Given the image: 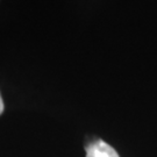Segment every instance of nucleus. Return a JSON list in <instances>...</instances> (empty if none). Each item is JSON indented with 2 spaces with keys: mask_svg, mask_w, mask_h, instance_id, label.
Wrapping results in <instances>:
<instances>
[{
  "mask_svg": "<svg viewBox=\"0 0 157 157\" xmlns=\"http://www.w3.org/2000/svg\"><path fill=\"white\" fill-rule=\"evenodd\" d=\"M2 112H4V101H2V98L0 94V114H2Z\"/></svg>",
  "mask_w": 157,
  "mask_h": 157,
  "instance_id": "nucleus-2",
  "label": "nucleus"
},
{
  "mask_svg": "<svg viewBox=\"0 0 157 157\" xmlns=\"http://www.w3.org/2000/svg\"><path fill=\"white\" fill-rule=\"evenodd\" d=\"M86 157H120L118 151L105 141L97 139L85 147Z\"/></svg>",
  "mask_w": 157,
  "mask_h": 157,
  "instance_id": "nucleus-1",
  "label": "nucleus"
}]
</instances>
